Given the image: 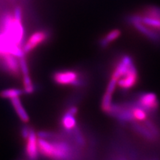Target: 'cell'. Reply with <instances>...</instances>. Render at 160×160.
I'll return each instance as SVG.
<instances>
[{
    "label": "cell",
    "mask_w": 160,
    "mask_h": 160,
    "mask_svg": "<svg viewBox=\"0 0 160 160\" xmlns=\"http://www.w3.org/2000/svg\"><path fill=\"white\" fill-rule=\"evenodd\" d=\"M39 153L52 160H75L76 151L68 142L59 139L38 138Z\"/></svg>",
    "instance_id": "cell-1"
},
{
    "label": "cell",
    "mask_w": 160,
    "mask_h": 160,
    "mask_svg": "<svg viewBox=\"0 0 160 160\" xmlns=\"http://www.w3.org/2000/svg\"><path fill=\"white\" fill-rule=\"evenodd\" d=\"M3 32L6 35L12 43L20 46L24 35L22 22L15 19L13 16H8L3 22Z\"/></svg>",
    "instance_id": "cell-2"
},
{
    "label": "cell",
    "mask_w": 160,
    "mask_h": 160,
    "mask_svg": "<svg viewBox=\"0 0 160 160\" xmlns=\"http://www.w3.org/2000/svg\"><path fill=\"white\" fill-rule=\"evenodd\" d=\"M53 79L60 86L80 87L84 84V80L79 73L75 70L67 69L54 73Z\"/></svg>",
    "instance_id": "cell-3"
},
{
    "label": "cell",
    "mask_w": 160,
    "mask_h": 160,
    "mask_svg": "<svg viewBox=\"0 0 160 160\" xmlns=\"http://www.w3.org/2000/svg\"><path fill=\"white\" fill-rule=\"evenodd\" d=\"M136 66L134 65L133 59L128 55H125L115 66L111 78L118 80L128 73L131 69Z\"/></svg>",
    "instance_id": "cell-4"
},
{
    "label": "cell",
    "mask_w": 160,
    "mask_h": 160,
    "mask_svg": "<svg viewBox=\"0 0 160 160\" xmlns=\"http://www.w3.org/2000/svg\"><path fill=\"white\" fill-rule=\"evenodd\" d=\"M48 38V33L45 31H38L33 33L28 39L27 43L23 48L25 54H27L34 50L39 45L42 44Z\"/></svg>",
    "instance_id": "cell-5"
},
{
    "label": "cell",
    "mask_w": 160,
    "mask_h": 160,
    "mask_svg": "<svg viewBox=\"0 0 160 160\" xmlns=\"http://www.w3.org/2000/svg\"><path fill=\"white\" fill-rule=\"evenodd\" d=\"M26 140V152L27 156L30 160H36L39 153L38 134L31 129Z\"/></svg>",
    "instance_id": "cell-6"
},
{
    "label": "cell",
    "mask_w": 160,
    "mask_h": 160,
    "mask_svg": "<svg viewBox=\"0 0 160 160\" xmlns=\"http://www.w3.org/2000/svg\"><path fill=\"white\" fill-rule=\"evenodd\" d=\"M138 103L139 106L146 109L147 112L155 111L159 105L156 95L151 92L145 93L139 96Z\"/></svg>",
    "instance_id": "cell-7"
},
{
    "label": "cell",
    "mask_w": 160,
    "mask_h": 160,
    "mask_svg": "<svg viewBox=\"0 0 160 160\" xmlns=\"http://www.w3.org/2000/svg\"><path fill=\"white\" fill-rule=\"evenodd\" d=\"M139 75L136 66L129 71L128 73L118 81V86L123 90H128L133 88L138 83Z\"/></svg>",
    "instance_id": "cell-8"
},
{
    "label": "cell",
    "mask_w": 160,
    "mask_h": 160,
    "mask_svg": "<svg viewBox=\"0 0 160 160\" xmlns=\"http://www.w3.org/2000/svg\"><path fill=\"white\" fill-rule=\"evenodd\" d=\"M77 107H70L66 112H65L61 119L63 128L67 132H72L76 129L77 126V120L76 115L78 113Z\"/></svg>",
    "instance_id": "cell-9"
},
{
    "label": "cell",
    "mask_w": 160,
    "mask_h": 160,
    "mask_svg": "<svg viewBox=\"0 0 160 160\" xmlns=\"http://www.w3.org/2000/svg\"><path fill=\"white\" fill-rule=\"evenodd\" d=\"M11 102L20 120L23 123H28L29 121V116L26 110L25 109L20 98H17L12 99H11Z\"/></svg>",
    "instance_id": "cell-10"
},
{
    "label": "cell",
    "mask_w": 160,
    "mask_h": 160,
    "mask_svg": "<svg viewBox=\"0 0 160 160\" xmlns=\"http://www.w3.org/2000/svg\"><path fill=\"white\" fill-rule=\"evenodd\" d=\"M122 34V32L118 29H114L107 33L103 37L100 39L99 44L102 48H106L114 41L118 39Z\"/></svg>",
    "instance_id": "cell-11"
},
{
    "label": "cell",
    "mask_w": 160,
    "mask_h": 160,
    "mask_svg": "<svg viewBox=\"0 0 160 160\" xmlns=\"http://www.w3.org/2000/svg\"><path fill=\"white\" fill-rule=\"evenodd\" d=\"M5 63L9 72L14 75H18L20 71L19 61L16 56L11 54H6L3 56Z\"/></svg>",
    "instance_id": "cell-12"
},
{
    "label": "cell",
    "mask_w": 160,
    "mask_h": 160,
    "mask_svg": "<svg viewBox=\"0 0 160 160\" xmlns=\"http://www.w3.org/2000/svg\"><path fill=\"white\" fill-rule=\"evenodd\" d=\"M132 112L134 121L143 122L148 119L147 111L142 107L139 106L138 105L132 107Z\"/></svg>",
    "instance_id": "cell-13"
},
{
    "label": "cell",
    "mask_w": 160,
    "mask_h": 160,
    "mask_svg": "<svg viewBox=\"0 0 160 160\" xmlns=\"http://www.w3.org/2000/svg\"><path fill=\"white\" fill-rule=\"evenodd\" d=\"M23 91L20 89L17 88H10L4 89L0 93V96L5 99H12L14 98H19L23 94Z\"/></svg>",
    "instance_id": "cell-14"
},
{
    "label": "cell",
    "mask_w": 160,
    "mask_h": 160,
    "mask_svg": "<svg viewBox=\"0 0 160 160\" xmlns=\"http://www.w3.org/2000/svg\"><path fill=\"white\" fill-rule=\"evenodd\" d=\"M112 97L113 95L108 93L107 92H105L102 101V108L103 111L109 113L111 112L112 106H113V102H112Z\"/></svg>",
    "instance_id": "cell-15"
},
{
    "label": "cell",
    "mask_w": 160,
    "mask_h": 160,
    "mask_svg": "<svg viewBox=\"0 0 160 160\" xmlns=\"http://www.w3.org/2000/svg\"><path fill=\"white\" fill-rule=\"evenodd\" d=\"M139 15H141L142 16H146L160 19V8L155 6L148 7Z\"/></svg>",
    "instance_id": "cell-16"
},
{
    "label": "cell",
    "mask_w": 160,
    "mask_h": 160,
    "mask_svg": "<svg viewBox=\"0 0 160 160\" xmlns=\"http://www.w3.org/2000/svg\"><path fill=\"white\" fill-rule=\"evenodd\" d=\"M23 91L25 93L30 94L33 92L34 86L29 75H28V76H23Z\"/></svg>",
    "instance_id": "cell-17"
},
{
    "label": "cell",
    "mask_w": 160,
    "mask_h": 160,
    "mask_svg": "<svg viewBox=\"0 0 160 160\" xmlns=\"http://www.w3.org/2000/svg\"><path fill=\"white\" fill-rule=\"evenodd\" d=\"M19 67H20V71H21L23 76H28L29 75V68L28 66V63L26 59L23 58L19 59Z\"/></svg>",
    "instance_id": "cell-18"
},
{
    "label": "cell",
    "mask_w": 160,
    "mask_h": 160,
    "mask_svg": "<svg viewBox=\"0 0 160 160\" xmlns=\"http://www.w3.org/2000/svg\"><path fill=\"white\" fill-rule=\"evenodd\" d=\"M13 17L15 19L18 20V21L22 22V12L21 8L18 7V8H16V9H15Z\"/></svg>",
    "instance_id": "cell-19"
},
{
    "label": "cell",
    "mask_w": 160,
    "mask_h": 160,
    "mask_svg": "<svg viewBox=\"0 0 160 160\" xmlns=\"http://www.w3.org/2000/svg\"><path fill=\"white\" fill-rule=\"evenodd\" d=\"M30 131H31V129H29L27 126L23 127L22 129V131H21L22 138L25 139H27V138H28L29 135Z\"/></svg>",
    "instance_id": "cell-20"
}]
</instances>
